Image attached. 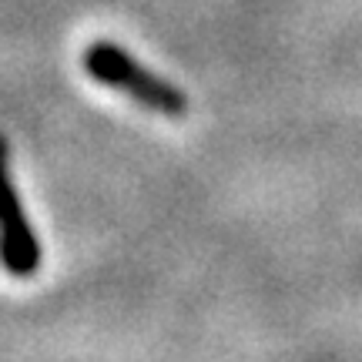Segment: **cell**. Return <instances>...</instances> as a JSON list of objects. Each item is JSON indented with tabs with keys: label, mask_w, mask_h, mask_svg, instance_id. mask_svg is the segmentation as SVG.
<instances>
[{
	"label": "cell",
	"mask_w": 362,
	"mask_h": 362,
	"mask_svg": "<svg viewBox=\"0 0 362 362\" xmlns=\"http://www.w3.org/2000/svg\"><path fill=\"white\" fill-rule=\"evenodd\" d=\"M84 71L98 84L121 90L124 98L138 101L141 107L155 111V115L181 117L188 111L185 90L175 88L161 74H151L138 57H131L124 47H117L111 40H98V44H90L88 51H84Z\"/></svg>",
	"instance_id": "1"
},
{
	"label": "cell",
	"mask_w": 362,
	"mask_h": 362,
	"mask_svg": "<svg viewBox=\"0 0 362 362\" xmlns=\"http://www.w3.org/2000/svg\"><path fill=\"white\" fill-rule=\"evenodd\" d=\"M0 265L13 279H30L40 269V242L24 215L11 178V148L0 134Z\"/></svg>",
	"instance_id": "2"
}]
</instances>
